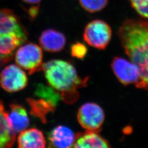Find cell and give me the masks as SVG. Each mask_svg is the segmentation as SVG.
Instances as JSON below:
<instances>
[{
    "label": "cell",
    "mask_w": 148,
    "mask_h": 148,
    "mask_svg": "<svg viewBox=\"0 0 148 148\" xmlns=\"http://www.w3.org/2000/svg\"><path fill=\"white\" fill-rule=\"evenodd\" d=\"M118 35L125 53L139 71L140 79L136 87L148 90V21L127 19Z\"/></svg>",
    "instance_id": "6da1fadb"
},
{
    "label": "cell",
    "mask_w": 148,
    "mask_h": 148,
    "mask_svg": "<svg viewBox=\"0 0 148 148\" xmlns=\"http://www.w3.org/2000/svg\"><path fill=\"white\" fill-rule=\"evenodd\" d=\"M49 85L56 90L60 99L73 104L79 98L78 90L87 86L88 78L78 75L73 65L63 60H51L42 64L41 69Z\"/></svg>",
    "instance_id": "7a4b0ae2"
},
{
    "label": "cell",
    "mask_w": 148,
    "mask_h": 148,
    "mask_svg": "<svg viewBox=\"0 0 148 148\" xmlns=\"http://www.w3.org/2000/svg\"><path fill=\"white\" fill-rule=\"evenodd\" d=\"M27 37L19 17L10 10L0 9V66L12 59Z\"/></svg>",
    "instance_id": "3957f363"
},
{
    "label": "cell",
    "mask_w": 148,
    "mask_h": 148,
    "mask_svg": "<svg viewBox=\"0 0 148 148\" xmlns=\"http://www.w3.org/2000/svg\"><path fill=\"white\" fill-rule=\"evenodd\" d=\"M42 58L41 48L33 43L20 46L15 53L16 63L21 68L28 71L29 74L41 70Z\"/></svg>",
    "instance_id": "277c9868"
},
{
    "label": "cell",
    "mask_w": 148,
    "mask_h": 148,
    "mask_svg": "<svg viewBox=\"0 0 148 148\" xmlns=\"http://www.w3.org/2000/svg\"><path fill=\"white\" fill-rule=\"evenodd\" d=\"M112 36L110 27L106 21L95 20L85 27L84 39L90 46L104 49L110 42Z\"/></svg>",
    "instance_id": "5b68a950"
},
{
    "label": "cell",
    "mask_w": 148,
    "mask_h": 148,
    "mask_svg": "<svg viewBox=\"0 0 148 148\" xmlns=\"http://www.w3.org/2000/svg\"><path fill=\"white\" fill-rule=\"evenodd\" d=\"M77 120L79 125L87 131L98 132L105 120L104 112L95 103H85L79 109Z\"/></svg>",
    "instance_id": "8992f818"
},
{
    "label": "cell",
    "mask_w": 148,
    "mask_h": 148,
    "mask_svg": "<svg viewBox=\"0 0 148 148\" xmlns=\"http://www.w3.org/2000/svg\"><path fill=\"white\" fill-rule=\"evenodd\" d=\"M27 84L26 73L19 66L11 64L5 66L0 74V85L3 90L13 93L24 89Z\"/></svg>",
    "instance_id": "52a82bcc"
},
{
    "label": "cell",
    "mask_w": 148,
    "mask_h": 148,
    "mask_svg": "<svg viewBox=\"0 0 148 148\" xmlns=\"http://www.w3.org/2000/svg\"><path fill=\"white\" fill-rule=\"evenodd\" d=\"M111 69L118 80L125 86L139 84L140 76L137 66L126 59L114 57L111 64Z\"/></svg>",
    "instance_id": "ba28073f"
},
{
    "label": "cell",
    "mask_w": 148,
    "mask_h": 148,
    "mask_svg": "<svg viewBox=\"0 0 148 148\" xmlns=\"http://www.w3.org/2000/svg\"><path fill=\"white\" fill-rule=\"evenodd\" d=\"M75 134L69 127L58 126L49 133L48 139L49 147L70 148L76 139Z\"/></svg>",
    "instance_id": "9c48e42d"
},
{
    "label": "cell",
    "mask_w": 148,
    "mask_h": 148,
    "mask_svg": "<svg viewBox=\"0 0 148 148\" xmlns=\"http://www.w3.org/2000/svg\"><path fill=\"white\" fill-rule=\"evenodd\" d=\"M66 41V37L63 34L54 29L44 31L39 38L41 47L49 52L61 51L65 47Z\"/></svg>",
    "instance_id": "30bf717a"
},
{
    "label": "cell",
    "mask_w": 148,
    "mask_h": 148,
    "mask_svg": "<svg viewBox=\"0 0 148 148\" xmlns=\"http://www.w3.org/2000/svg\"><path fill=\"white\" fill-rule=\"evenodd\" d=\"M19 148H45L47 142L43 133L37 128L25 130L19 133L18 137Z\"/></svg>",
    "instance_id": "8fae6325"
},
{
    "label": "cell",
    "mask_w": 148,
    "mask_h": 148,
    "mask_svg": "<svg viewBox=\"0 0 148 148\" xmlns=\"http://www.w3.org/2000/svg\"><path fill=\"white\" fill-rule=\"evenodd\" d=\"M8 119L12 129L16 133L26 130L30 123L26 109L23 106L16 104L10 106Z\"/></svg>",
    "instance_id": "7c38bea8"
},
{
    "label": "cell",
    "mask_w": 148,
    "mask_h": 148,
    "mask_svg": "<svg viewBox=\"0 0 148 148\" xmlns=\"http://www.w3.org/2000/svg\"><path fill=\"white\" fill-rule=\"evenodd\" d=\"M73 147L74 148H109V143L98 132L86 131L77 134Z\"/></svg>",
    "instance_id": "4fadbf2b"
},
{
    "label": "cell",
    "mask_w": 148,
    "mask_h": 148,
    "mask_svg": "<svg viewBox=\"0 0 148 148\" xmlns=\"http://www.w3.org/2000/svg\"><path fill=\"white\" fill-rule=\"evenodd\" d=\"M16 140V133L12 129L2 102L0 101V148H11Z\"/></svg>",
    "instance_id": "5bb4252c"
},
{
    "label": "cell",
    "mask_w": 148,
    "mask_h": 148,
    "mask_svg": "<svg viewBox=\"0 0 148 148\" xmlns=\"http://www.w3.org/2000/svg\"><path fill=\"white\" fill-rule=\"evenodd\" d=\"M27 101L30 107V112L34 116L39 118L42 122H46V116L50 112H53L56 106L52 103L40 98L35 99L30 98Z\"/></svg>",
    "instance_id": "9a60e30c"
},
{
    "label": "cell",
    "mask_w": 148,
    "mask_h": 148,
    "mask_svg": "<svg viewBox=\"0 0 148 148\" xmlns=\"http://www.w3.org/2000/svg\"><path fill=\"white\" fill-rule=\"evenodd\" d=\"M35 94L37 97L48 101L56 106L60 98L58 93L52 87H49L42 84L37 86Z\"/></svg>",
    "instance_id": "2e32d148"
},
{
    "label": "cell",
    "mask_w": 148,
    "mask_h": 148,
    "mask_svg": "<svg viewBox=\"0 0 148 148\" xmlns=\"http://www.w3.org/2000/svg\"><path fill=\"white\" fill-rule=\"evenodd\" d=\"M79 2L85 11L95 13L104 9L108 3V0H79Z\"/></svg>",
    "instance_id": "e0dca14e"
},
{
    "label": "cell",
    "mask_w": 148,
    "mask_h": 148,
    "mask_svg": "<svg viewBox=\"0 0 148 148\" xmlns=\"http://www.w3.org/2000/svg\"><path fill=\"white\" fill-rule=\"evenodd\" d=\"M133 8L139 16L148 20V0H129Z\"/></svg>",
    "instance_id": "ac0fdd59"
},
{
    "label": "cell",
    "mask_w": 148,
    "mask_h": 148,
    "mask_svg": "<svg viewBox=\"0 0 148 148\" xmlns=\"http://www.w3.org/2000/svg\"><path fill=\"white\" fill-rule=\"evenodd\" d=\"M71 54L76 58L82 59L87 53V48L82 43L77 42L73 44L71 47Z\"/></svg>",
    "instance_id": "d6986e66"
},
{
    "label": "cell",
    "mask_w": 148,
    "mask_h": 148,
    "mask_svg": "<svg viewBox=\"0 0 148 148\" xmlns=\"http://www.w3.org/2000/svg\"><path fill=\"white\" fill-rule=\"evenodd\" d=\"M39 12V6H33L29 8V11H27V13L29 16L32 18H35V17L37 16Z\"/></svg>",
    "instance_id": "ffe728a7"
},
{
    "label": "cell",
    "mask_w": 148,
    "mask_h": 148,
    "mask_svg": "<svg viewBox=\"0 0 148 148\" xmlns=\"http://www.w3.org/2000/svg\"><path fill=\"white\" fill-rule=\"evenodd\" d=\"M21 1L25 3H27V4L35 5V4L39 3L41 0H21Z\"/></svg>",
    "instance_id": "44dd1931"
}]
</instances>
